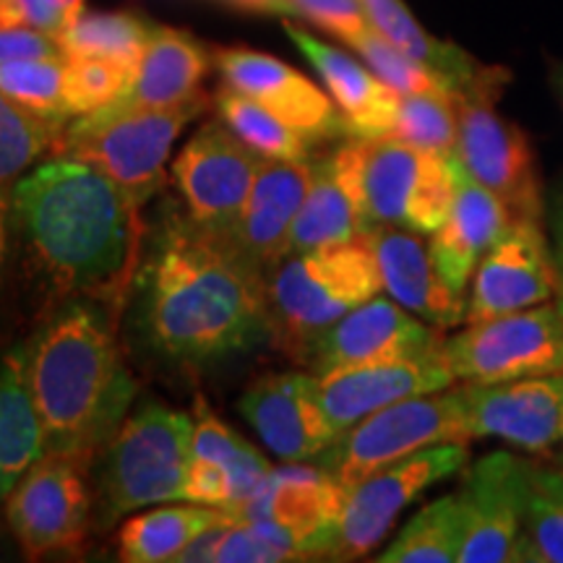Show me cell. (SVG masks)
Masks as SVG:
<instances>
[{
  "label": "cell",
  "instance_id": "cell-1",
  "mask_svg": "<svg viewBox=\"0 0 563 563\" xmlns=\"http://www.w3.org/2000/svg\"><path fill=\"white\" fill-rule=\"evenodd\" d=\"M131 290L141 342L170 363H217L272 336L264 274L188 214L150 232Z\"/></svg>",
  "mask_w": 563,
  "mask_h": 563
},
{
  "label": "cell",
  "instance_id": "cell-2",
  "mask_svg": "<svg viewBox=\"0 0 563 563\" xmlns=\"http://www.w3.org/2000/svg\"><path fill=\"white\" fill-rule=\"evenodd\" d=\"M34 269L55 295L121 302L141 262V203L95 167L55 159L13 186Z\"/></svg>",
  "mask_w": 563,
  "mask_h": 563
},
{
  "label": "cell",
  "instance_id": "cell-3",
  "mask_svg": "<svg viewBox=\"0 0 563 563\" xmlns=\"http://www.w3.org/2000/svg\"><path fill=\"white\" fill-rule=\"evenodd\" d=\"M30 386L45 433V454L89 470L136 399L112 327L100 308L63 306L30 344Z\"/></svg>",
  "mask_w": 563,
  "mask_h": 563
},
{
  "label": "cell",
  "instance_id": "cell-4",
  "mask_svg": "<svg viewBox=\"0 0 563 563\" xmlns=\"http://www.w3.org/2000/svg\"><path fill=\"white\" fill-rule=\"evenodd\" d=\"M334 170L355 199L365 228L389 224L433 235L454 201L452 157L391 136L347 139L332 152Z\"/></svg>",
  "mask_w": 563,
  "mask_h": 563
},
{
  "label": "cell",
  "instance_id": "cell-5",
  "mask_svg": "<svg viewBox=\"0 0 563 563\" xmlns=\"http://www.w3.org/2000/svg\"><path fill=\"white\" fill-rule=\"evenodd\" d=\"M382 290V269L365 235L290 253L266 279L272 336L298 361L316 334Z\"/></svg>",
  "mask_w": 563,
  "mask_h": 563
},
{
  "label": "cell",
  "instance_id": "cell-6",
  "mask_svg": "<svg viewBox=\"0 0 563 563\" xmlns=\"http://www.w3.org/2000/svg\"><path fill=\"white\" fill-rule=\"evenodd\" d=\"M194 460V415L141 405L100 454V514L112 525L154 504L186 501Z\"/></svg>",
  "mask_w": 563,
  "mask_h": 563
},
{
  "label": "cell",
  "instance_id": "cell-7",
  "mask_svg": "<svg viewBox=\"0 0 563 563\" xmlns=\"http://www.w3.org/2000/svg\"><path fill=\"white\" fill-rule=\"evenodd\" d=\"M207 100H194L173 108H108L76 115L60 131L53 150L63 159L84 162L118 186H123L139 203L157 194L165 165L170 159L175 139L183 129L201 115Z\"/></svg>",
  "mask_w": 563,
  "mask_h": 563
},
{
  "label": "cell",
  "instance_id": "cell-8",
  "mask_svg": "<svg viewBox=\"0 0 563 563\" xmlns=\"http://www.w3.org/2000/svg\"><path fill=\"white\" fill-rule=\"evenodd\" d=\"M509 84V70L498 68L488 79L454 95L460 112L454 159L481 186L498 196L514 220H540L543 183L538 157L522 125L496 110L498 97Z\"/></svg>",
  "mask_w": 563,
  "mask_h": 563
},
{
  "label": "cell",
  "instance_id": "cell-9",
  "mask_svg": "<svg viewBox=\"0 0 563 563\" xmlns=\"http://www.w3.org/2000/svg\"><path fill=\"white\" fill-rule=\"evenodd\" d=\"M467 415L460 389L422 394L371 412L368 418L336 435L316 464L342 488H355L365 477L439 443H470Z\"/></svg>",
  "mask_w": 563,
  "mask_h": 563
},
{
  "label": "cell",
  "instance_id": "cell-10",
  "mask_svg": "<svg viewBox=\"0 0 563 563\" xmlns=\"http://www.w3.org/2000/svg\"><path fill=\"white\" fill-rule=\"evenodd\" d=\"M460 384H501L563 373V313L548 300L498 319L467 323L441 344Z\"/></svg>",
  "mask_w": 563,
  "mask_h": 563
},
{
  "label": "cell",
  "instance_id": "cell-11",
  "mask_svg": "<svg viewBox=\"0 0 563 563\" xmlns=\"http://www.w3.org/2000/svg\"><path fill=\"white\" fill-rule=\"evenodd\" d=\"M262 159L264 154L224 123H203L173 159L170 170L186 214L201 230L232 243Z\"/></svg>",
  "mask_w": 563,
  "mask_h": 563
},
{
  "label": "cell",
  "instance_id": "cell-12",
  "mask_svg": "<svg viewBox=\"0 0 563 563\" xmlns=\"http://www.w3.org/2000/svg\"><path fill=\"white\" fill-rule=\"evenodd\" d=\"M470 460L467 443H439L378 470L347 490L329 559L357 561L376 551L397 517L422 490L462 473Z\"/></svg>",
  "mask_w": 563,
  "mask_h": 563
},
{
  "label": "cell",
  "instance_id": "cell-13",
  "mask_svg": "<svg viewBox=\"0 0 563 563\" xmlns=\"http://www.w3.org/2000/svg\"><path fill=\"white\" fill-rule=\"evenodd\" d=\"M81 464L42 454L5 498V522L26 559L79 551L91 525V496Z\"/></svg>",
  "mask_w": 563,
  "mask_h": 563
},
{
  "label": "cell",
  "instance_id": "cell-14",
  "mask_svg": "<svg viewBox=\"0 0 563 563\" xmlns=\"http://www.w3.org/2000/svg\"><path fill=\"white\" fill-rule=\"evenodd\" d=\"M441 344L439 329L428 327L397 300L376 295L316 334L302 347L298 361L308 365L313 376H329L368 365L412 361L439 352Z\"/></svg>",
  "mask_w": 563,
  "mask_h": 563
},
{
  "label": "cell",
  "instance_id": "cell-15",
  "mask_svg": "<svg viewBox=\"0 0 563 563\" xmlns=\"http://www.w3.org/2000/svg\"><path fill=\"white\" fill-rule=\"evenodd\" d=\"M344 501L347 488L319 464L287 462L285 467H272L253 496L224 514L232 522L266 519L285 527L298 540L306 559H329Z\"/></svg>",
  "mask_w": 563,
  "mask_h": 563
},
{
  "label": "cell",
  "instance_id": "cell-16",
  "mask_svg": "<svg viewBox=\"0 0 563 563\" xmlns=\"http://www.w3.org/2000/svg\"><path fill=\"white\" fill-rule=\"evenodd\" d=\"M527 473L530 460L511 452L485 454L464 473L456 493L464 522L460 563H517Z\"/></svg>",
  "mask_w": 563,
  "mask_h": 563
},
{
  "label": "cell",
  "instance_id": "cell-17",
  "mask_svg": "<svg viewBox=\"0 0 563 563\" xmlns=\"http://www.w3.org/2000/svg\"><path fill=\"white\" fill-rule=\"evenodd\" d=\"M561 274L540 220H514L477 264L464 323L498 319L555 298Z\"/></svg>",
  "mask_w": 563,
  "mask_h": 563
},
{
  "label": "cell",
  "instance_id": "cell-18",
  "mask_svg": "<svg viewBox=\"0 0 563 563\" xmlns=\"http://www.w3.org/2000/svg\"><path fill=\"white\" fill-rule=\"evenodd\" d=\"M470 439H501L527 454L561 441L563 373L501 384H462Z\"/></svg>",
  "mask_w": 563,
  "mask_h": 563
},
{
  "label": "cell",
  "instance_id": "cell-19",
  "mask_svg": "<svg viewBox=\"0 0 563 563\" xmlns=\"http://www.w3.org/2000/svg\"><path fill=\"white\" fill-rule=\"evenodd\" d=\"M214 63L228 87L262 104L311 146L347 136L332 97L323 95L311 79L274 55L249 47H228L217 51Z\"/></svg>",
  "mask_w": 563,
  "mask_h": 563
},
{
  "label": "cell",
  "instance_id": "cell-20",
  "mask_svg": "<svg viewBox=\"0 0 563 563\" xmlns=\"http://www.w3.org/2000/svg\"><path fill=\"white\" fill-rule=\"evenodd\" d=\"M238 410L285 462H313L336 441L316 397L313 373H266L249 386Z\"/></svg>",
  "mask_w": 563,
  "mask_h": 563
},
{
  "label": "cell",
  "instance_id": "cell-21",
  "mask_svg": "<svg viewBox=\"0 0 563 563\" xmlns=\"http://www.w3.org/2000/svg\"><path fill=\"white\" fill-rule=\"evenodd\" d=\"M454 384L456 378L439 350L402 363L316 376V397L329 426L336 435H342L371 412L402 402V399L443 391Z\"/></svg>",
  "mask_w": 563,
  "mask_h": 563
},
{
  "label": "cell",
  "instance_id": "cell-22",
  "mask_svg": "<svg viewBox=\"0 0 563 563\" xmlns=\"http://www.w3.org/2000/svg\"><path fill=\"white\" fill-rule=\"evenodd\" d=\"M313 178V159L264 157L238 224V253L266 279L290 253V230Z\"/></svg>",
  "mask_w": 563,
  "mask_h": 563
},
{
  "label": "cell",
  "instance_id": "cell-23",
  "mask_svg": "<svg viewBox=\"0 0 563 563\" xmlns=\"http://www.w3.org/2000/svg\"><path fill=\"white\" fill-rule=\"evenodd\" d=\"M363 235L373 245L384 290L391 300L435 329L460 327L467 313V300L441 279L420 232L373 224Z\"/></svg>",
  "mask_w": 563,
  "mask_h": 563
},
{
  "label": "cell",
  "instance_id": "cell-24",
  "mask_svg": "<svg viewBox=\"0 0 563 563\" xmlns=\"http://www.w3.org/2000/svg\"><path fill=\"white\" fill-rule=\"evenodd\" d=\"M454 162V201L446 222L431 235L428 251L441 279L456 292L467 290L470 279L493 249V243L511 228L514 217L506 203L481 186L473 175Z\"/></svg>",
  "mask_w": 563,
  "mask_h": 563
},
{
  "label": "cell",
  "instance_id": "cell-25",
  "mask_svg": "<svg viewBox=\"0 0 563 563\" xmlns=\"http://www.w3.org/2000/svg\"><path fill=\"white\" fill-rule=\"evenodd\" d=\"M285 32L290 34L298 51L311 60V66L319 70L329 97L340 110L347 139L389 136L391 125L397 121L402 95L394 91L389 84H384L371 68H365L352 55L313 37L311 32L292 24V21H287Z\"/></svg>",
  "mask_w": 563,
  "mask_h": 563
},
{
  "label": "cell",
  "instance_id": "cell-26",
  "mask_svg": "<svg viewBox=\"0 0 563 563\" xmlns=\"http://www.w3.org/2000/svg\"><path fill=\"white\" fill-rule=\"evenodd\" d=\"M209 70V55L194 34L154 26L141 55L129 91L118 97L115 108H173L201 95L199 84Z\"/></svg>",
  "mask_w": 563,
  "mask_h": 563
},
{
  "label": "cell",
  "instance_id": "cell-27",
  "mask_svg": "<svg viewBox=\"0 0 563 563\" xmlns=\"http://www.w3.org/2000/svg\"><path fill=\"white\" fill-rule=\"evenodd\" d=\"M45 454V433L30 386V344L0 361V501Z\"/></svg>",
  "mask_w": 563,
  "mask_h": 563
},
{
  "label": "cell",
  "instance_id": "cell-28",
  "mask_svg": "<svg viewBox=\"0 0 563 563\" xmlns=\"http://www.w3.org/2000/svg\"><path fill=\"white\" fill-rule=\"evenodd\" d=\"M361 5L373 30L391 45H397L399 51L420 60L422 66L431 68L452 95H460L496 74L498 66H483L452 42L431 37L402 0H361Z\"/></svg>",
  "mask_w": 563,
  "mask_h": 563
},
{
  "label": "cell",
  "instance_id": "cell-29",
  "mask_svg": "<svg viewBox=\"0 0 563 563\" xmlns=\"http://www.w3.org/2000/svg\"><path fill=\"white\" fill-rule=\"evenodd\" d=\"M365 230L368 228H365L361 209L334 170L332 154L313 159L311 188H308L306 201H302L290 230V253L352 241Z\"/></svg>",
  "mask_w": 563,
  "mask_h": 563
},
{
  "label": "cell",
  "instance_id": "cell-30",
  "mask_svg": "<svg viewBox=\"0 0 563 563\" xmlns=\"http://www.w3.org/2000/svg\"><path fill=\"white\" fill-rule=\"evenodd\" d=\"M230 519L222 509L203 504L157 506L139 514L118 530V559L125 563H167L175 561L196 534L207 527Z\"/></svg>",
  "mask_w": 563,
  "mask_h": 563
},
{
  "label": "cell",
  "instance_id": "cell-31",
  "mask_svg": "<svg viewBox=\"0 0 563 563\" xmlns=\"http://www.w3.org/2000/svg\"><path fill=\"white\" fill-rule=\"evenodd\" d=\"M196 467H211L228 475L232 488V501L224 511L238 506L256 493L264 477L272 473V464L241 439L230 426L217 418L207 399H194V460Z\"/></svg>",
  "mask_w": 563,
  "mask_h": 563
},
{
  "label": "cell",
  "instance_id": "cell-32",
  "mask_svg": "<svg viewBox=\"0 0 563 563\" xmlns=\"http://www.w3.org/2000/svg\"><path fill=\"white\" fill-rule=\"evenodd\" d=\"M464 543L462 506L456 493L441 496L415 514L378 563H454Z\"/></svg>",
  "mask_w": 563,
  "mask_h": 563
},
{
  "label": "cell",
  "instance_id": "cell-33",
  "mask_svg": "<svg viewBox=\"0 0 563 563\" xmlns=\"http://www.w3.org/2000/svg\"><path fill=\"white\" fill-rule=\"evenodd\" d=\"M152 32V21L136 11L81 13L58 34V40L66 58H112L139 66Z\"/></svg>",
  "mask_w": 563,
  "mask_h": 563
},
{
  "label": "cell",
  "instance_id": "cell-34",
  "mask_svg": "<svg viewBox=\"0 0 563 563\" xmlns=\"http://www.w3.org/2000/svg\"><path fill=\"white\" fill-rule=\"evenodd\" d=\"M517 561L563 563V467L530 462Z\"/></svg>",
  "mask_w": 563,
  "mask_h": 563
},
{
  "label": "cell",
  "instance_id": "cell-35",
  "mask_svg": "<svg viewBox=\"0 0 563 563\" xmlns=\"http://www.w3.org/2000/svg\"><path fill=\"white\" fill-rule=\"evenodd\" d=\"M220 121L258 154L274 159H311V144L243 91L224 84L214 97Z\"/></svg>",
  "mask_w": 563,
  "mask_h": 563
},
{
  "label": "cell",
  "instance_id": "cell-36",
  "mask_svg": "<svg viewBox=\"0 0 563 563\" xmlns=\"http://www.w3.org/2000/svg\"><path fill=\"white\" fill-rule=\"evenodd\" d=\"M0 91L42 121L66 129V55L0 63Z\"/></svg>",
  "mask_w": 563,
  "mask_h": 563
},
{
  "label": "cell",
  "instance_id": "cell-37",
  "mask_svg": "<svg viewBox=\"0 0 563 563\" xmlns=\"http://www.w3.org/2000/svg\"><path fill=\"white\" fill-rule=\"evenodd\" d=\"M456 131H460V112L454 95L439 89L402 95L389 136L441 157H454Z\"/></svg>",
  "mask_w": 563,
  "mask_h": 563
},
{
  "label": "cell",
  "instance_id": "cell-38",
  "mask_svg": "<svg viewBox=\"0 0 563 563\" xmlns=\"http://www.w3.org/2000/svg\"><path fill=\"white\" fill-rule=\"evenodd\" d=\"M60 131V125L42 121L0 91V186L21 178L53 150Z\"/></svg>",
  "mask_w": 563,
  "mask_h": 563
},
{
  "label": "cell",
  "instance_id": "cell-39",
  "mask_svg": "<svg viewBox=\"0 0 563 563\" xmlns=\"http://www.w3.org/2000/svg\"><path fill=\"white\" fill-rule=\"evenodd\" d=\"M136 66L112 58H66V104L70 115L108 108L129 91Z\"/></svg>",
  "mask_w": 563,
  "mask_h": 563
},
{
  "label": "cell",
  "instance_id": "cell-40",
  "mask_svg": "<svg viewBox=\"0 0 563 563\" xmlns=\"http://www.w3.org/2000/svg\"><path fill=\"white\" fill-rule=\"evenodd\" d=\"M344 45H350L352 51L368 63L373 74H376L384 84H389L394 91H399V95H420V91L446 89V84H443L431 68L422 66L420 60H415L412 55H407L405 51H399L397 45H391V42L382 37L371 24L357 34H352Z\"/></svg>",
  "mask_w": 563,
  "mask_h": 563
},
{
  "label": "cell",
  "instance_id": "cell-41",
  "mask_svg": "<svg viewBox=\"0 0 563 563\" xmlns=\"http://www.w3.org/2000/svg\"><path fill=\"white\" fill-rule=\"evenodd\" d=\"M285 13L300 16L342 42L368 26L361 0H285Z\"/></svg>",
  "mask_w": 563,
  "mask_h": 563
},
{
  "label": "cell",
  "instance_id": "cell-42",
  "mask_svg": "<svg viewBox=\"0 0 563 563\" xmlns=\"http://www.w3.org/2000/svg\"><path fill=\"white\" fill-rule=\"evenodd\" d=\"M295 561L292 553L258 532L249 522H232L224 532L220 551H217V563H282Z\"/></svg>",
  "mask_w": 563,
  "mask_h": 563
},
{
  "label": "cell",
  "instance_id": "cell-43",
  "mask_svg": "<svg viewBox=\"0 0 563 563\" xmlns=\"http://www.w3.org/2000/svg\"><path fill=\"white\" fill-rule=\"evenodd\" d=\"M60 55L58 34L34 30V26H0V63L60 58Z\"/></svg>",
  "mask_w": 563,
  "mask_h": 563
},
{
  "label": "cell",
  "instance_id": "cell-44",
  "mask_svg": "<svg viewBox=\"0 0 563 563\" xmlns=\"http://www.w3.org/2000/svg\"><path fill=\"white\" fill-rule=\"evenodd\" d=\"M0 26H34L60 34L66 19L55 0H0Z\"/></svg>",
  "mask_w": 563,
  "mask_h": 563
},
{
  "label": "cell",
  "instance_id": "cell-45",
  "mask_svg": "<svg viewBox=\"0 0 563 563\" xmlns=\"http://www.w3.org/2000/svg\"><path fill=\"white\" fill-rule=\"evenodd\" d=\"M232 519H222V522L207 527V530L196 534V538L188 543L183 551L175 555L173 563H211L217 561V551H220V543L228 532Z\"/></svg>",
  "mask_w": 563,
  "mask_h": 563
},
{
  "label": "cell",
  "instance_id": "cell-46",
  "mask_svg": "<svg viewBox=\"0 0 563 563\" xmlns=\"http://www.w3.org/2000/svg\"><path fill=\"white\" fill-rule=\"evenodd\" d=\"M222 3L251 13H285V0H222Z\"/></svg>",
  "mask_w": 563,
  "mask_h": 563
},
{
  "label": "cell",
  "instance_id": "cell-47",
  "mask_svg": "<svg viewBox=\"0 0 563 563\" xmlns=\"http://www.w3.org/2000/svg\"><path fill=\"white\" fill-rule=\"evenodd\" d=\"M5 243H9V201L0 194V274L5 264Z\"/></svg>",
  "mask_w": 563,
  "mask_h": 563
},
{
  "label": "cell",
  "instance_id": "cell-48",
  "mask_svg": "<svg viewBox=\"0 0 563 563\" xmlns=\"http://www.w3.org/2000/svg\"><path fill=\"white\" fill-rule=\"evenodd\" d=\"M58 3V9L63 11V19H66V26L70 24V21H76L84 13V0H55ZM63 26V30H66Z\"/></svg>",
  "mask_w": 563,
  "mask_h": 563
},
{
  "label": "cell",
  "instance_id": "cell-49",
  "mask_svg": "<svg viewBox=\"0 0 563 563\" xmlns=\"http://www.w3.org/2000/svg\"><path fill=\"white\" fill-rule=\"evenodd\" d=\"M555 89H559V100H561V108H563V63L555 70Z\"/></svg>",
  "mask_w": 563,
  "mask_h": 563
},
{
  "label": "cell",
  "instance_id": "cell-50",
  "mask_svg": "<svg viewBox=\"0 0 563 563\" xmlns=\"http://www.w3.org/2000/svg\"><path fill=\"white\" fill-rule=\"evenodd\" d=\"M561 295H559V308H561V313H563V282H561V290H559Z\"/></svg>",
  "mask_w": 563,
  "mask_h": 563
},
{
  "label": "cell",
  "instance_id": "cell-51",
  "mask_svg": "<svg viewBox=\"0 0 563 563\" xmlns=\"http://www.w3.org/2000/svg\"><path fill=\"white\" fill-rule=\"evenodd\" d=\"M561 282H563V238H561Z\"/></svg>",
  "mask_w": 563,
  "mask_h": 563
},
{
  "label": "cell",
  "instance_id": "cell-52",
  "mask_svg": "<svg viewBox=\"0 0 563 563\" xmlns=\"http://www.w3.org/2000/svg\"><path fill=\"white\" fill-rule=\"evenodd\" d=\"M561 441H563V428H561Z\"/></svg>",
  "mask_w": 563,
  "mask_h": 563
},
{
  "label": "cell",
  "instance_id": "cell-53",
  "mask_svg": "<svg viewBox=\"0 0 563 563\" xmlns=\"http://www.w3.org/2000/svg\"><path fill=\"white\" fill-rule=\"evenodd\" d=\"M0 548H3V543H0Z\"/></svg>",
  "mask_w": 563,
  "mask_h": 563
}]
</instances>
